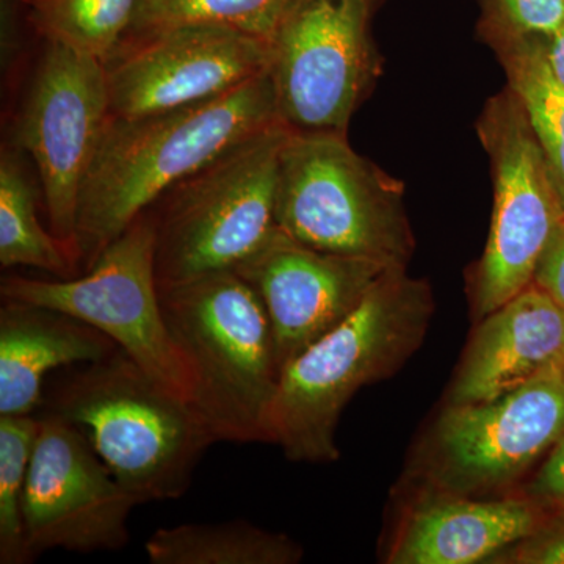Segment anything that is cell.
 Listing matches in <instances>:
<instances>
[{
    "label": "cell",
    "instance_id": "2",
    "mask_svg": "<svg viewBox=\"0 0 564 564\" xmlns=\"http://www.w3.org/2000/svg\"><path fill=\"white\" fill-rule=\"evenodd\" d=\"M434 295L406 269L378 281L355 313L282 369L265 419V443L296 463L339 459L337 423L366 386L399 372L421 347Z\"/></svg>",
    "mask_w": 564,
    "mask_h": 564
},
{
    "label": "cell",
    "instance_id": "1",
    "mask_svg": "<svg viewBox=\"0 0 564 564\" xmlns=\"http://www.w3.org/2000/svg\"><path fill=\"white\" fill-rule=\"evenodd\" d=\"M281 122L269 73L206 101L135 118L109 117L79 196V270L177 182Z\"/></svg>",
    "mask_w": 564,
    "mask_h": 564
},
{
    "label": "cell",
    "instance_id": "20",
    "mask_svg": "<svg viewBox=\"0 0 564 564\" xmlns=\"http://www.w3.org/2000/svg\"><path fill=\"white\" fill-rule=\"evenodd\" d=\"M491 47L532 126L564 209V87L545 61L541 40L502 41Z\"/></svg>",
    "mask_w": 564,
    "mask_h": 564
},
{
    "label": "cell",
    "instance_id": "18",
    "mask_svg": "<svg viewBox=\"0 0 564 564\" xmlns=\"http://www.w3.org/2000/svg\"><path fill=\"white\" fill-rule=\"evenodd\" d=\"M152 564H295L302 545L251 522L162 527L144 544Z\"/></svg>",
    "mask_w": 564,
    "mask_h": 564
},
{
    "label": "cell",
    "instance_id": "23",
    "mask_svg": "<svg viewBox=\"0 0 564 564\" xmlns=\"http://www.w3.org/2000/svg\"><path fill=\"white\" fill-rule=\"evenodd\" d=\"M40 417L0 415V563H31L25 545L22 497L39 436Z\"/></svg>",
    "mask_w": 564,
    "mask_h": 564
},
{
    "label": "cell",
    "instance_id": "12",
    "mask_svg": "<svg viewBox=\"0 0 564 564\" xmlns=\"http://www.w3.org/2000/svg\"><path fill=\"white\" fill-rule=\"evenodd\" d=\"M139 505L79 430L55 415H40L22 497L31 562L54 549L120 551L129 543V516Z\"/></svg>",
    "mask_w": 564,
    "mask_h": 564
},
{
    "label": "cell",
    "instance_id": "11",
    "mask_svg": "<svg viewBox=\"0 0 564 564\" xmlns=\"http://www.w3.org/2000/svg\"><path fill=\"white\" fill-rule=\"evenodd\" d=\"M44 44L11 144L35 163L50 231L79 270L80 188L110 117L109 90L101 61Z\"/></svg>",
    "mask_w": 564,
    "mask_h": 564
},
{
    "label": "cell",
    "instance_id": "26",
    "mask_svg": "<svg viewBox=\"0 0 564 564\" xmlns=\"http://www.w3.org/2000/svg\"><path fill=\"white\" fill-rule=\"evenodd\" d=\"M518 494L544 508L564 507V434Z\"/></svg>",
    "mask_w": 564,
    "mask_h": 564
},
{
    "label": "cell",
    "instance_id": "9",
    "mask_svg": "<svg viewBox=\"0 0 564 564\" xmlns=\"http://www.w3.org/2000/svg\"><path fill=\"white\" fill-rule=\"evenodd\" d=\"M477 132L491 159L494 209L484 256L470 278L475 323L532 285L564 218L554 177L510 88L486 102Z\"/></svg>",
    "mask_w": 564,
    "mask_h": 564
},
{
    "label": "cell",
    "instance_id": "25",
    "mask_svg": "<svg viewBox=\"0 0 564 564\" xmlns=\"http://www.w3.org/2000/svg\"><path fill=\"white\" fill-rule=\"evenodd\" d=\"M492 562L518 564H564V507L547 508L541 524Z\"/></svg>",
    "mask_w": 564,
    "mask_h": 564
},
{
    "label": "cell",
    "instance_id": "5",
    "mask_svg": "<svg viewBox=\"0 0 564 564\" xmlns=\"http://www.w3.org/2000/svg\"><path fill=\"white\" fill-rule=\"evenodd\" d=\"M276 225L313 250L408 269L414 236L403 185L352 150L345 132L289 131Z\"/></svg>",
    "mask_w": 564,
    "mask_h": 564
},
{
    "label": "cell",
    "instance_id": "28",
    "mask_svg": "<svg viewBox=\"0 0 564 564\" xmlns=\"http://www.w3.org/2000/svg\"><path fill=\"white\" fill-rule=\"evenodd\" d=\"M541 43H543L545 61L551 66L555 79L564 87V28L549 39L541 40Z\"/></svg>",
    "mask_w": 564,
    "mask_h": 564
},
{
    "label": "cell",
    "instance_id": "19",
    "mask_svg": "<svg viewBox=\"0 0 564 564\" xmlns=\"http://www.w3.org/2000/svg\"><path fill=\"white\" fill-rule=\"evenodd\" d=\"M24 152L3 144L0 154V263L31 267L57 278L76 276V263L39 218V191L29 176Z\"/></svg>",
    "mask_w": 564,
    "mask_h": 564
},
{
    "label": "cell",
    "instance_id": "14",
    "mask_svg": "<svg viewBox=\"0 0 564 564\" xmlns=\"http://www.w3.org/2000/svg\"><path fill=\"white\" fill-rule=\"evenodd\" d=\"M391 270L395 269L313 250L278 228L236 272L265 306L282 372L300 352L355 313Z\"/></svg>",
    "mask_w": 564,
    "mask_h": 564
},
{
    "label": "cell",
    "instance_id": "7",
    "mask_svg": "<svg viewBox=\"0 0 564 564\" xmlns=\"http://www.w3.org/2000/svg\"><path fill=\"white\" fill-rule=\"evenodd\" d=\"M154 225L147 210L80 276H7L2 300L51 307L87 323L159 384L192 404L193 377L163 317L155 278Z\"/></svg>",
    "mask_w": 564,
    "mask_h": 564
},
{
    "label": "cell",
    "instance_id": "29",
    "mask_svg": "<svg viewBox=\"0 0 564 564\" xmlns=\"http://www.w3.org/2000/svg\"><path fill=\"white\" fill-rule=\"evenodd\" d=\"M560 367H562L563 372H564V347H563V352H562V359H560Z\"/></svg>",
    "mask_w": 564,
    "mask_h": 564
},
{
    "label": "cell",
    "instance_id": "15",
    "mask_svg": "<svg viewBox=\"0 0 564 564\" xmlns=\"http://www.w3.org/2000/svg\"><path fill=\"white\" fill-rule=\"evenodd\" d=\"M545 513L547 508L518 492L485 499L425 491L403 519L388 563L491 562L533 533Z\"/></svg>",
    "mask_w": 564,
    "mask_h": 564
},
{
    "label": "cell",
    "instance_id": "17",
    "mask_svg": "<svg viewBox=\"0 0 564 564\" xmlns=\"http://www.w3.org/2000/svg\"><path fill=\"white\" fill-rule=\"evenodd\" d=\"M120 350L106 334L39 304L3 300L0 307V415H32L43 406L47 375Z\"/></svg>",
    "mask_w": 564,
    "mask_h": 564
},
{
    "label": "cell",
    "instance_id": "4",
    "mask_svg": "<svg viewBox=\"0 0 564 564\" xmlns=\"http://www.w3.org/2000/svg\"><path fill=\"white\" fill-rule=\"evenodd\" d=\"M166 326L193 377V410L217 443H265L280 384L272 323L236 270L159 288Z\"/></svg>",
    "mask_w": 564,
    "mask_h": 564
},
{
    "label": "cell",
    "instance_id": "27",
    "mask_svg": "<svg viewBox=\"0 0 564 564\" xmlns=\"http://www.w3.org/2000/svg\"><path fill=\"white\" fill-rule=\"evenodd\" d=\"M532 284L564 311V218L538 262Z\"/></svg>",
    "mask_w": 564,
    "mask_h": 564
},
{
    "label": "cell",
    "instance_id": "10",
    "mask_svg": "<svg viewBox=\"0 0 564 564\" xmlns=\"http://www.w3.org/2000/svg\"><path fill=\"white\" fill-rule=\"evenodd\" d=\"M563 434L560 364L496 399L447 404L419 456L425 491L470 497L507 491Z\"/></svg>",
    "mask_w": 564,
    "mask_h": 564
},
{
    "label": "cell",
    "instance_id": "24",
    "mask_svg": "<svg viewBox=\"0 0 564 564\" xmlns=\"http://www.w3.org/2000/svg\"><path fill=\"white\" fill-rule=\"evenodd\" d=\"M478 33L492 46L502 41L545 40L564 28V0H477Z\"/></svg>",
    "mask_w": 564,
    "mask_h": 564
},
{
    "label": "cell",
    "instance_id": "21",
    "mask_svg": "<svg viewBox=\"0 0 564 564\" xmlns=\"http://www.w3.org/2000/svg\"><path fill=\"white\" fill-rule=\"evenodd\" d=\"M46 43L107 61L124 39L139 0H22Z\"/></svg>",
    "mask_w": 564,
    "mask_h": 564
},
{
    "label": "cell",
    "instance_id": "6",
    "mask_svg": "<svg viewBox=\"0 0 564 564\" xmlns=\"http://www.w3.org/2000/svg\"><path fill=\"white\" fill-rule=\"evenodd\" d=\"M289 131L278 122L248 137L148 207L159 288L236 270L272 239Z\"/></svg>",
    "mask_w": 564,
    "mask_h": 564
},
{
    "label": "cell",
    "instance_id": "22",
    "mask_svg": "<svg viewBox=\"0 0 564 564\" xmlns=\"http://www.w3.org/2000/svg\"><path fill=\"white\" fill-rule=\"evenodd\" d=\"M289 2L291 0H139L124 39L177 25L212 24L269 40Z\"/></svg>",
    "mask_w": 564,
    "mask_h": 564
},
{
    "label": "cell",
    "instance_id": "13",
    "mask_svg": "<svg viewBox=\"0 0 564 564\" xmlns=\"http://www.w3.org/2000/svg\"><path fill=\"white\" fill-rule=\"evenodd\" d=\"M110 117L135 118L206 101L265 73L267 40L187 24L121 40L107 61Z\"/></svg>",
    "mask_w": 564,
    "mask_h": 564
},
{
    "label": "cell",
    "instance_id": "3",
    "mask_svg": "<svg viewBox=\"0 0 564 564\" xmlns=\"http://www.w3.org/2000/svg\"><path fill=\"white\" fill-rule=\"evenodd\" d=\"M43 406L84 434L140 505L181 499L204 452L217 443L191 403L121 350L80 366Z\"/></svg>",
    "mask_w": 564,
    "mask_h": 564
},
{
    "label": "cell",
    "instance_id": "16",
    "mask_svg": "<svg viewBox=\"0 0 564 564\" xmlns=\"http://www.w3.org/2000/svg\"><path fill=\"white\" fill-rule=\"evenodd\" d=\"M564 311L536 285L477 322L447 404L496 399L560 364Z\"/></svg>",
    "mask_w": 564,
    "mask_h": 564
},
{
    "label": "cell",
    "instance_id": "8",
    "mask_svg": "<svg viewBox=\"0 0 564 564\" xmlns=\"http://www.w3.org/2000/svg\"><path fill=\"white\" fill-rule=\"evenodd\" d=\"M377 0H291L267 40L282 124L345 132L377 79L370 36Z\"/></svg>",
    "mask_w": 564,
    "mask_h": 564
}]
</instances>
